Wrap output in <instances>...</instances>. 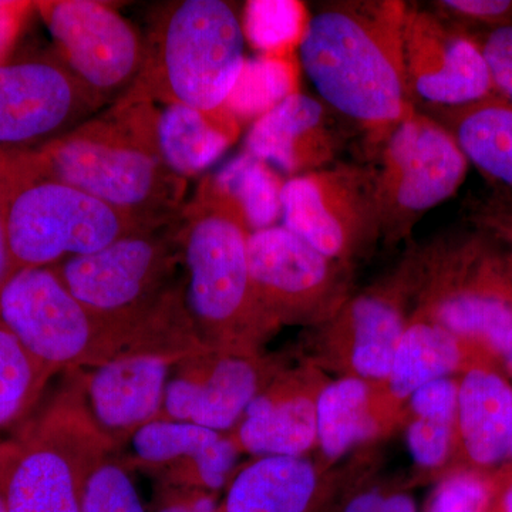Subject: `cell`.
<instances>
[{"label": "cell", "mask_w": 512, "mask_h": 512, "mask_svg": "<svg viewBox=\"0 0 512 512\" xmlns=\"http://www.w3.org/2000/svg\"><path fill=\"white\" fill-rule=\"evenodd\" d=\"M487 235L444 238L417 255L421 315L456 338L500 357L512 326V284Z\"/></svg>", "instance_id": "8992f818"}, {"label": "cell", "mask_w": 512, "mask_h": 512, "mask_svg": "<svg viewBox=\"0 0 512 512\" xmlns=\"http://www.w3.org/2000/svg\"><path fill=\"white\" fill-rule=\"evenodd\" d=\"M177 362L171 357L141 355L80 370L90 414L116 451L138 430L161 419L165 389Z\"/></svg>", "instance_id": "e0dca14e"}, {"label": "cell", "mask_w": 512, "mask_h": 512, "mask_svg": "<svg viewBox=\"0 0 512 512\" xmlns=\"http://www.w3.org/2000/svg\"><path fill=\"white\" fill-rule=\"evenodd\" d=\"M158 113L153 103L119 100L55 143L20 156L25 178L70 185L144 227L173 225L187 184L161 158Z\"/></svg>", "instance_id": "7a4b0ae2"}, {"label": "cell", "mask_w": 512, "mask_h": 512, "mask_svg": "<svg viewBox=\"0 0 512 512\" xmlns=\"http://www.w3.org/2000/svg\"><path fill=\"white\" fill-rule=\"evenodd\" d=\"M181 262L177 221L133 232L100 251L73 256L52 268L89 311L119 322L141 323L178 284L174 274Z\"/></svg>", "instance_id": "ba28073f"}, {"label": "cell", "mask_w": 512, "mask_h": 512, "mask_svg": "<svg viewBox=\"0 0 512 512\" xmlns=\"http://www.w3.org/2000/svg\"><path fill=\"white\" fill-rule=\"evenodd\" d=\"M8 160H9V158H8ZM2 161H5V158L0 157V163H2Z\"/></svg>", "instance_id": "bcb514c9"}, {"label": "cell", "mask_w": 512, "mask_h": 512, "mask_svg": "<svg viewBox=\"0 0 512 512\" xmlns=\"http://www.w3.org/2000/svg\"><path fill=\"white\" fill-rule=\"evenodd\" d=\"M376 430L372 383L346 376L320 389L316 399V443L329 461L345 456Z\"/></svg>", "instance_id": "484cf974"}, {"label": "cell", "mask_w": 512, "mask_h": 512, "mask_svg": "<svg viewBox=\"0 0 512 512\" xmlns=\"http://www.w3.org/2000/svg\"><path fill=\"white\" fill-rule=\"evenodd\" d=\"M468 220L495 242L512 245V194L497 190L468 204Z\"/></svg>", "instance_id": "d590c367"}, {"label": "cell", "mask_w": 512, "mask_h": 512, "mask_svg": "<svg viewBox=\"0 0 512 512\" xmlns=\"http://www.w3.org/2000/svg\"><path fill=\"white\" fill-rule=\"evenodd\" d=\"M380 146V235L400 241L427 212L456 194L470 164L446 128L419 109L394 127Z\"/></svg>", "instance_id": "9c48e42d"}, {"label": "cell", "mask_w": 512, "mask_h": 512, "mask_svg": "<svg viewBox=\"0 0 512 512\" xmlns=\"http://www.w3.org/2000/svg\"><path fill=\"white\" fill-rule=\"evenodd\" d=\"M126 446L128 453L120 461L128 471H141L158 487L212 494L231 483L241 454L231 434L167 419L147 424Z\"/></svg>", "instance_id": "2e32d148"}, {"label": "cell", "mask_w": 512, "mask_h": 512, "mask_svg": "<svg viewBox=\"0 0 512 512\" xmlns=\"http://www.w3.org/2000/svg\"><path fill=\"white\" fill-rule=\"evenodd\" d=\"M468 35L473 37L487 63L495 92L512 101V25Z\"/></svg>", "instance_id": "e575fe53"}, {"label": "cell", "mask_w": 512, "mask_h": 512, "mask_svg": "<svg viewBox=\"0 0 512 512\" xmlns=\"http://www.w3.org/2000/svg\"><path fill=\"white\" fill-rule=\"evenodd\" d=\"M103 106L57 53L0 64V157L42 150Z\"/></svg>", "instance_id": "8fae6325"}, {"label": "cell", "mask_w": 512, "mask_h": 512, "mask_svg": "<svg viewBox=\"0 0 512 512\" xmlns=\"http://www.w3.org/2000/svg\"><path fill=\"white\" fill-rule=\"evenodd\" d=\"M403 60L416 109L463 106L497 94L473 37L419 6L404 12Z\"/></svg>", "instance_id": "9a60e30c"}, {"label": "cell", "mask_w": 512, "mask_h": 512, "mask_svg": "<svg viewBox=\"0 0 512 512\" xmlns=\"http://www.w3.org/2000/svg\"><path fill=\"white\" fill-rule=\"evenodd\" d=\"M114 451L87 407L82 372H67L45 409L0 441V501L6 512H82L87 480Z\"/></svg>", "instance_id": "5b68a950"}, {"label": "cell", "mask_w": 512, "mask_h": 512, "mask_svg": "<svg viewBox=\"0 0 512 512\" xmlns=\"http://www.w3.org/2000/svg\"><path fill=\"white\" fill-rule=\"evenodd\" d=\"M143 229L153 228L70 185L28 181L22 168V181L8 211L12 275L93 254Z\"/></svg>", "instance_id": "52a82bcc"}, {"label": "cell", "mask_w": 512, "mask_h": 512, "mask_svg": "<svg viewBox=\"0 0 512 512\" xmlns=\"http://www.w3.org/2000/svg\"><path fill=\"white\" fill-rule=\"evenodd\" d=\"M296 90L292 56H261L245 60L225 109L239 121L256 120L278 106Z\"/></svg>", "instance_id": "f546056e"}, {"label": "cell", "mask_w": 512, "mask_h": 512, "mask_svg": "<svg viewBox=\"0 0 512 512\" xmlns=\"http://www.w3.org/2000/svg\"><path fill=\"white\" fill-rule=\"evenodd\" d=\"M402 288L379 289L346 301L328 319L330 335L348 348L349 365L359 379L386 383L407 323Z\"/></svg>", "instance_id": "ffe728a7"}, {"label": "cell", "mask_w": 512, "mask_h": 512, "mask_svg": "<svg viewBox=\"0 0 512 512\" xmlns=\"http://www.w3.org/2000/svg\"><path fill=\"white\" fill-rule=\"evenodd\" d=\"M437 15L464 32H485L512 25V0H440Z\"/></svg>", "instance_id": "836d02e7"}, {"label": "cell", "mask_w": 512, "mask_h": 512, "mask_svg": "<svg viewBox=\"0 0 512 512\" xmlns=\"http://www.w3.org/2000/svg\"><path fill=\"white\" fill-rule=\"evenodd\" d=\"M338 117L322 100L293 93L252 124L245 151L291 178L315 173L336 164L345 144Z\"/></svg>", "instance_id": "ac0fdd59"}, {"label": "cell", "mask_w": 512, "mask_h": 512, "mask_svg": "<svg viewBox=\"0 0 512 512\" xmlns=\"http://www.w3.org/2000/svg\"><path fill=\"white\" fill-rule=\"evenodd\" d=\"M56 373L0 326V433L28 421Z\"/></svg>", "instance_id": "83f0119b"}, {"label": "cell", "mask_w": 512, "mask_h": 512, "mask_svg": "<svg viewBox=\"0 0 512 512\" xmlns=\"http://www.w3.org/2000/svg\"><path fill=\"white\" fill-rule=\"evenodd\" d=\"M500 359L503 360L505 367H507L508 372H510L512 375V326L510 333H508L507 342H505L503 353H501Z\"/></svg>", "instance_id": "b9f144b4"}, {"label": "cell", "mask_w": 512, "mask_h": 512, "mask_svg": "<svg viewBox=\"0 0 512 512\" xmlns=\"http://www.w3.org/2000/svg\"><path fill=\"white\" fill-rule=\"evenodd\" d=\"M244 42L242 19L232 3H165L151 18L136 82L120 100L224 109L247 60Z\"/></svg>", "instance_id": "277c9868"}, {"label": "cell", "mask_w": 512, "mask_h": 512, "mask_svg": "<svg viewBox=\"0 0 512 512\" xmlns=\"http://www.w3.org/2000/svg\"><path fill=\"white\" fill-rule=\"evenodd\" d=\"M487 357L493 356L456 338L433 320L419 316L404 329L386 389L396 402H404L420 387L467 370Z\"/></svg>", "instance_id": "603a6c76"}, {"label": "cell", "mask_w": 512, "mask_h": 512, "mask_svg": "<svg viewBox=\"0 0 512 512\" xmlns=\"http://www.w3.org/2000/svg\"><path fill=\"white\" fill-rule=\"evenodd\" d=\"M399 0H338L309 15L299 59L323 103L382 144L416 111L403 60Z\"/></svg>", "instance_id": "6da1fadb"}, {"label": "cell", "mask_w": 512, "mask_h": 512, "mask_svg": "<svg viewBox=\"0 0 512 512\" xmlns=\"http://www.w3.org/2000/svg\"><path fill=\"white\" fill-rule=\"evenodd\" d=\"M500 487L481 471H457L434 490L426 512H498Z\"/></svg>", "instance_id": "1f68e13d"}, {"label": "cell", "mask_w": 512, "mask_h": 512, "mask_svg": "<svg viewBox=\"0 0 512 512\" xmlns=\"http://www.w3.org/2000/svg\"><path fill=\"white\" fill-rule=\"evenodd\" d=\"M508 458H512V443H511V448H510V454H508Z\"/></svg>", "instance_id": "f6af8a7d"}, {"label": "cell", "mask_w": 512, "mask_h": 512, "mask_svg": "<svg viewBox=\"0 0 512 512\" xmlns=\"http://www.w3.org/2000/svg\"><path fill=\"white\" fill-rule=\"evenodd\" d=\"M36 9L74 76L104 104L123 99L143 63V40L130 22L94 0L36 2Z\"/></svg>", "instance_id": "4fadbf2b"}, {"label": "cell", "mask_w": 512, "mask_h": 512, "mask_svg": "<svg viewBox=\"0 0 512 512\" xmlns=\"http://www.w3.org/2000/svg\"><path fill=\"white\" fill-rule=\"evenodd\" d=\"M241 124L227 109L171 104L158 113V148L171 171L188 178L207 170L237 141Z\"/></svg>", "instance_id": "d4e9b609"}, {"label": "cell", "mask_w": 512, "mask_h": 512, "mask_svg": "<svg viewBox=\"0 0 512 512\" xmlns=\"http://www.w3.org/2000/svg\"><path fill=\"white\" fill-rule=\"evenodd\" d=\"M505 271H507L508 279L512 284V251L510 254L504 255Z\"/></svg>", "instance_id": "7bdbcfd3"}, {"label": "cell", "mask_w": 512, "mask_h": 512, "mask_svg": "<svg viewBox=\"0 0 512 512\" xmlns=\"http://www.w3.org/2000/svg\"><path fill=\"white\" fill-rule=\"evenodd\" d=\"M130 473L117 458H107L87 480L82 512H148Z\"/></svg>", "instance_id": "d6a6232c"}, {"label": "cell", "mask_w": 512, "mask_h": 512, "mask_svg": "<svg viewBox=\"0 0 512 512\" xmlns=\"http://www.w3.org/2000/svg\"><path fill=\"white\" fill-rule=\"evenodd\" d=\"M150 512H225L218 494L187 488L158 487Z\"/></svg>", "instance_id": "74e56055"}, {"label": "cell", "mask_w": 512, "mask_h": 512, "mask_svg": "<svg viewBox=\"0 0 512 512\" xmlns=\"http://www.w3.org/2000/svg\"><path fill=\"white\" fill-rule=\"evenodd\" d=\"M343 512H417V507L413 498L407 494L366 491L356 495Z\"/></svg>", "instance_id": "ab89813d"}, {"label": "cell", "mask_w": 512, "mask_h": 512, "mask_svg": "<svg viewBox=\"0 0 512 512\" xmlns=\"http://www.w3.org/2000/svg\"><path fill=\"white\" fill-rule=\"evenodd\" d=\"M282 221L320 254L348 264L380 237L376 168L336 163L288 178Z\"/></svg>", "instance_id": "30bf717a"}, {"label": "cell", "mask_w": 512, "mask_h": 512, "mask_svg": "<svg viewBox=\"0 0 512 512\" xmlns=\"http://www.w3.org/2000/svg\"><path fill=\"white\" fill-rule=\"evenodd\" d=\"M251 229L237 202L214 177L202 181L184 205L178 239L187 282L185 303L207 348L261 353L276 326L258 301L248 261Z\"/></svg>", "instance_id": "3957f363"}, {"label": "cell", "mask_w": 512, "mask_h": 512, "mask_svg": "<svg viewBox=\"0 0 512 512\" xmlns=\"http://www.w3.org/2000/svg\"><path fill=\"white\" fill-rule=\"evenodd\" d=\"M33 9H36V2L0 0V64L9 62L10 53Z\"/></svg>", "instance_id": "f35d334b"}, {"label": "cell", "mask_w": 512, "mask_h": 512, "mask_svg": "<svg viewBox=\"0 0 512 512\" xmlns=\"http://www.w3.org/2000/svg\"><path fill=\"white\" fill-rule=\"evenodd\" d=\"M318 384L309 373H278L249 404L231 437L241 453L303 457L316 444Z\"/></svg>", "instance_id": "d6986e66"}, {"label": "cell", "mask_w": 512, "mask_h": 512, "mask_svg": "<svg viewBox=\"0 0 512 512\" xmlns=\"http://www.w3.org/2000/svg\"><path fill=\"white\" fill-rule=\"evenodd\" d=\"M441 124L461 153L497 190L512 194V101L504 97L453 107H417Z\"/></svg>", "instance_id": "7402d4cb"}, {"label": "cell", "mask_w": 512, "mask_h": 512, "mask_svg": "<svg viewBox=\"0 0 512 512\" xmlns=\"http://www.w3.org/2000/svg\"><path fill=\"white\" fill-rule=\"evenodd\" d=\"M0 512H6L5 507H3L2 501H0Z\"/></svg>", "instance_id": "ee69618b"}, {"label": "cell", "mask_w": 512, "mask_h": 512, "mask_svg": "<svg viewBox=\"0 0 512 512\" xmlns=\"http://www.w3.org/2000/svg\"><path fill=\"white\" fill-rule=\"evenodd\" d=\"M458 382L453 377L420 387L409 399L407 447L420 467H439L447 460L457 433Z\"/></svg>", "instance_id": "4316f807"}, {"label": "cell", "mask_w": 512, "mask_h": 512, "mask_svg": "<svg viewBox=\"0 0 512 512\" xmlns=\"http://www.w3.org/2000/svg\"><path fill=\"white\" fill-rule=\"evenodd\" d=\"M22 181L19 158L13 157L0 163V289L12 276L8 242V211L10 200Z\"/></svg>", "instance_id": "8d00e7d4"}, {"label": "cell", "mask_w": 512, "mask_h": 512, "mask_svg": "<svg viewBox=\"0 0 512 512\" xmlns=\"http://www.w3.org/2000/svg\"><path fill=\"white\" fill-rule=\"evenodd\" d=\"M318 470L305 457H262L239 468L227 487L225 512H312Z\"/></svg>", "instance_id": "cb8c5ba5"}, {"label": "cell", "mask_w": 512, "mask_h": 512, "mask_svg": "<svg viewBox=\"0 0 512 512\" xmlns=\"http://www.w3.org/2000/svg\"><path fill=\"white\" fill-rule=\"evenodd\" d=\"M498 512H512V473L501 478Z\"/></svg>", "instance_id": "60d3db41"}, {"label": "cell", "mask_w": 512, "mask_h": 512, "mask_svg": "<svg viewBox=\"0 0 512 512\" xmlns=\"http://www.w3.org/2000/svg\"><path fill=\"white\" fill-rule=\"evenodd\" d=\"M279 372L278 363L261 353L210 348L191 353L171 369L161 419L231 434Z\"/></svg>", "instance_id": "5bb4252c"}, {"label": "cell", "mask_w": 512, "mask_h": 512, "mask_svg": "<svg viewBox=\"0 0 512 512\" xmlns=\"http://www.w3.org/2000/svg\"><path fill=\"white\" fill-rule=\"evenodd\" d=\"M308 20V9L302 3L256 0L245 8L242 29L262 56L285 57L299 47Z\"/></svg>", "instance_id": "4dcf8cb0"}, {"label": "cell", "mask_w": 512, "mask_h": 512, "mask_svg": "<svg viewBox=\"0 0 512 512\" xmlns=\"http://www.w3.org/2000/svg\"><path fill=\"white\" fill-rule=\"evenodd\" d=\"M215 183L237 202L251 232L276 227L282 220L285 181L274 167L245 151L214 175Z\"/></svg>", "instance_id": "f1b7e54d"}, {"label": "cell", "mask_w": 512, "mask_h": 512, "mask_svg": "<svg viewBox=\"0 0 512 512\" xmlns=\"http://www.w3.org/2000/svg\"><path fill=\"white\" fill-rule=\"evenodd\" d=\"M248 261L258 301L276 328L328 320L346 302V264L320 254L284 225L251 232Z\"/></svg>", "instance_id": "7c38bea8"}, {"label": "cell", "mask_w": 512, "mask_h": 512, "mask_svg": "<svg viewBox=\"0 0 512 512\" xmlns=\"http://www.w3.org/2000/svg\"><path fill=\"white\" fill-rule=\"evenodd\" d=\"M457 434L477 468L508 458L512 443V384L487 360L468 367L458 382Z\"/></svg>", "instance_id": "44dd1931"}]
</instances>
